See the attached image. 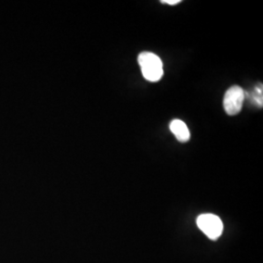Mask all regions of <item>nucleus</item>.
<instances>
[{
  "label": "nucleus",
  "mask_w": 263,
  "mask_h": 263,
  "mask_svg": "<svg viewBox=\"0 0 263 263\" xmlns=\"http://www.w3.org/2000/svg\"><path fill=\"white\" fill-rule=\"evenodd\" d=\"M170 130L180 142H186L190 140V132L187 125L179 119H175L171 122Z\"/></svg>",
  "instance_id": "20e7f679"
},
{
  "label": "nucleus",
  "mask_w": 263,
  "mask_h": 263,
  "mask_svg": "<svg viewBox=\"0 0 263 263\" xmlns=\"http://www.w3.org/2000/svg\"><path fill=\"white\" fill-rule=\"evenodd\" d=\"M253 99L258 106H262V85L256 87L255 93L253 95Z\"/></svg>",
  "instance_id": "39448f33"
},
{
  "label": "nucleus",
  "mask_w": 263,
  "mask_h": 263,
  "mask_svg": "<svg viewBox=\"0 0 263 263\" xmlns=\"http://www.w3.org/2000/svg\"><path fill=\"white\" fill-rule=\"evenodd\" d=\"M245 101L244 90L239 86L230 87L224 95L223 107L228 115H236L242 110Z\"/></svg>",
  "instance_id": "7ed1b4c3"
},
{
  "label": "nucleus",
  "mask_w": 263,
  "mask_h": 263,
  "mask_svg": "<svg viewBox=\"0 0 263 263\" xmlns=\"http://www.w3.org/2000/svg\"><path fill=\"white\" fill-rule=\"evenodd\" d=\"M161 2L164 3V4H169V5H177V4L180 3L181 1L180 0H163Z\"/></svg>",
  "instance_id": "423d86ee"
},
{
  "label": "nucleus",
  "mask_w": 263,
  "mask_h": 263,
  "mask_svg": "<svg viewBox=\"0 0 263 263\" xmlns=\"http://www.w3.org/2000/svg\"><path fill=\"white\" fill-rule=\"evenodd\" d=\"M197 226L200 230L212 240L217 239L223 231L221 219L213 214H203L198 216Z\"/></svg>",
  "instance_id": "f03ea898"
},
{
  "label": "nucleus",
  "mask_w": 263,
  "mask_h": 263,
  "mask_svg": "<svg viewBox=\"0 0 263 263\" xmlns=\"http://www.w3.org/2000/svg\"><path fill=\"white\" fill-rule=\"evenodd\" d=\"M143 77L151 82H157L162 78L163 63L159 57L151 52H142L138 58Z\"/></svg>",
  "instance_id": "f257e3e1"
}]
</instances>
